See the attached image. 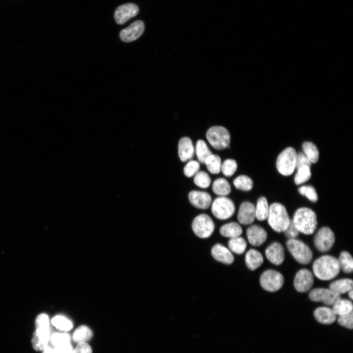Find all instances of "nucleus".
<instances>
[{
  "instance_id": "obj_11",
  "label": "nucleus",
  "mask_w": 353,
  "mask_h": 353,
  "mask_svg": "<svg viewBox=\"0 0 353 353\" xmlns=\"http://www.w3.org/2000/svg\"><path fill=\"white\" fill-rule=\"evenodd\" d=\"M309 297L312 301L321 302L327 305H333L341 299L340 295L329 289L322 288L312 289L309 294Z\"/></svg>"
},
{
  "instance_id": "obj_10",
  "label": "nucleus",
  "mask_w": 353,
  "mask_h": 353,
  "mask_svg": "<svg viewBox=\"0 0 353 353\" xmlns=\"http://www.w3.org/2000/svg\"><path fill=\"white\" fill-rule=\"evenodd\" d=\"M335 238L333 232L328 227L320 228L315 234L314 242L318 250L326 252L332 247Z\"/></svg>"
},
{
  "instance_id": "obj_39",
  "label": "nucleus",
  "mask_w": 353,
  "mask_h": 353,
  "mask_svg": "<svg viewBox=\"0 0 353 353\" xmlns=\"http://www.w3.org/2000/svg\"><path fill=\"white\" fill-rule=\"evenodd\" d=\"M237 164L236 161L232 159L225 160L221 165V171L226 176H231L236 172Z\"/></svg>"
},
{
  "instance_id": "obj_19",
  "label": "nucleus",
  "mask_w": 353,
  "mask_h": 353,
  "mask_svg": "<svg viewBox=\"0 0 353 353\" xmlns=\"http://www.w3.org/2000/svg\"><path fill=\"white\" fill-rule=\"evenodd\" d=\"M255 218V206L249 202H243L240 205L237 215L238 222L243 225L252 224Z\"/></svg>"
},
{
  "instance_id": "obj_5",
  "label": "nucleus",
  "mask_w": 353,
  "mask_h": 353,
  "mask_svg": "<svg viewBox=\"0 0 353 353\" xmlns=\"http://www.w3.org/2000/svg\"><path fill=\"white\" fill-rule=\"evenodd\" d=\"M297 152L292 147L285 149L278 155L276 162L277 171L281 174L288 176L296 169Z\"/></svg>"
},
{
  "instance_id": "obj_45",
  "label": "nucleus",
  "mask_w": 353,
  "mask_h": 353,
  "mask_svg": "<svg viewBox=\"0 0 353 353\" xmlns=\"http://www.w3.org/2000/svg\"><path fill=\"white\" fill-rule=\"evenodd\" d=\"M311 162L303 152L297 153L296 168L297 169L302 166H307L310 167Z\"/></svg>"
},
{
  "instance_id": "obj_8",
  "label": "nucleus",
  "mask_w": 353,
  "mask_h": 353,
  "mask_svg": "<svg viewBox=\"0 0 353 353\" xmlns=\"http://www.w3.org/2000/svg\"><path fill=\"white\" fill-rule=\"evenodd\" d=\"M192 227L194 233L198 237L201 238H207L213 233L215 225L209 215L201 214L194 219Z\"/></svg>"
},
{
  "instance_id": "obj_13",
  "label": "nucleus",
  "mask_w": 353,
  "mask_h": 353,
  "mask_svg": "<svg viewBox=\"0 0 353 353\" xmlns=\"http://www.w3.org/2000/svg\"><path fill=\"white\" fill-rule=\"evenodd\" d=\"M139 11V7L136 4L127 3L117 8L114 13V19L118 24L122 25L136 16Z\"/></svg>"
},
{
  "instance_id": "obj_15",
  "label": "nucleus",
  "mask_w": 353,
  "mask_h": 353,
  "mask_svg": "<svg viewBox=\"0 0 353 353\" xmlns=\"http://www.w3.org/2000/svg\"><path fill=\"white\" fill-rule=\"evenodd\" d=\"M50 338L49 327L37 328L31 340L33 349L37 351H42L48 345Z\"/></svg>"
},
{
  "instance_id": "obj_42",
  "label": "nucleus",
  "mask_w": 353,
  "mask_h": 353,
  "mask_svg": "<svg viewBox=\"0 0 353 353\" xmlns=\"http://www.w3.org/2000/svg\"><path fill=\"white\" fill-rule=\"evenodd\" d=\"M200 168V165L198 161L190 160L184 167V174L187 177H191L199 172Z\"/></svg>"
},
{
  "instance_id": "obj_18",
  "label": "nucleus",
  "mask_w": 353,
  "mask_h": 353,
  "mask_svg": "<svg viewBox=\"0 0 353 353\" xmlns=\"http://www.w3.org/2000/svg\"><path fill=\"white\" fill-rule=\"evenodd\" d=\"M265 255L272 264L276 265H280L284 260V248L279 243L274 242L266 249Z\"/></svg>"
},
{
  "instance_id": "obj_31",
  "label": "nucleus",
  "mask_w": 353,
  "mask_h": 353,
  "mask_svg": "<svg viewBox=\"0 0 353 353\" xmlns=\"http://www.w3.org/2000/svg\"><path fill=\"white\" fill-rule=\"evenodd\" d=\"M228 246L230 251L238 254L244 252L247 247L245 240L240 236L230 238L228 242Z\"/></svg>"
},
{
  "instance_id": "obj_34",
  "label": "nucleus",
  "mask_w": 353,
  "mask_h": 353,
  "mask_svg": "<svg viewBox=\"0 0 353 353\" xmlns=\"http://www.w3.org/2000/svg\"><path fill=\"white\" fill-rule=\"evenodd\" d=\"M303 153L311 163L317 162L319 159V153L316 146L312 142H305L303 144Z\"/></svg>"
},
{
  "instance_id": "obj_33",
  "label": "nucleus",
  "mask_w": 353,
  "mask_h": 353,
  "mask_svg": "<svg viewBox=\"0 0 353 353\" xmlns=\"http://www.w3.org/2000/svg\"><path fill=\"white\" fill-rule=\"evenodd\" d=\"M208 171L211 174H219L221 171V160L217 154H211L205 161Z\"/></svg>"
},
{
  "instance_id": "obj_30",
  "label": "nucleus",
  "mask_w": 353,
  "mask_h": 353,
  "mask_svg": "<svg viewBox=\"0 0 353 353\" xmlns=\"http://www.w3.org/2000/svg\"><path fill=\"white\" fill-rule=\"evenodd\" d=\"M340 268L345 273H352L353 270V261L351 254L343 251L340 253L339 258L337 259Z\"/></svg>"
},
{
  "instance_id": "obj_26",
  "label": "nucleus",
  "mask_w": 353,
  "mask_h": 353,
  "mask_svg": "<svg viewBox=\"0 0 353 353\" xmlns=\"http://www.w3.org/2000/svg\"><path fill=\"white\" fill-rule=\"evenodd\" d=\"M92 336L93 333L89 328L85 326H81L75 330L72 338L74 341L78 344L86 342Z\"/></svg>"
},
{
  "instance_id": "obj_47",
  "label": "nucleus",
  "mask_w": 353,
  "mask_h": 353,
  "mask_svg": "<svg viewBox=\"0 0 353 353\" xmlns=\"http://www.w3.org/2000/svg\"><path fill=\"white\" fill-rule=\"evenodd\" d=\"M73 350L72 346L69 343L54 346L52 353H72Z\"/></svg>"
},
{
  "instance_id": "obj_37",
  "label": "nucleus",
  "mask_w": 353,
  "mask_h": 353,
  "mask_svg": "<svg viewBox=\"0 0 353 353\" xmlns=\"http://www.w3.org/2000/svg\"><path fill=\"white\" fill-rule=\"evenodd\" d=\"M194 182L199 187L206 188L211 183V179L206 172L199 171L195 175Z\"/></svg>"
},
{
  "instance_id": "obj_32",
  "label": "nucleus",
  "mask_w": 353,
  "mask_h": 353,
  "mask_svg": "<svg viewBox=\"0 0 353 353\" xmlns=\"http://www.w3.org/2000/svg\"><path fill=\"white\" fill-rule=\"evenodd\" d=\"M195 152L199 161L204 163L206 159L212 154L206 143L202 140H199L196 143Z\"/></svg>"
},
{
  "instance_id": "obj_41",
  "label": "nucleus",
  "mask_w": 353,
  "mask_h": 353,
  "mask_svg": "<svg viewBox=\"0 0 353 353\" xmlns=\"http://www.w3.org/2000/svg\"><path fill=\"white\" fill-rule=\"evenodd\" d=\"M299 193L307 197L310 201L315 202L318 200V195L315 188L310 185H304L299 188Z\"/></svg>"
},
{
  "instance_id": "obj_22",
  "label": "nucleus",
  "mask_w": 353,
  "mask_h": 353,
  "mask_svg": "<svg viewBox=\"0 0 353 353\" xmlns=\"http://www.w3.org/2000/svg\"><path fill=\"white\" fill-rule=\"evenodd\" d=\"M314 316L319 323L323 324H331L336 319V315L332 308L328 307H318L314 312Z\"/></svg>"
},
{
  "instance_id": "obj_20",
  "label": "nucleus",
  "mask_w": 353,
  "mask_h": 353,
  "mask_svg": "<svg viewBox=\"0 0 353 353\" xmlns=\"http://www.w3.org/2000/svg\"><path fill=\"white\" fill-rule=\"evenodd\" d=\"M211 253L215 260L222 263L228 265L234 261V257L230 251L221 244L213 246Z\"/></svg>"
},
{
  "instance_id": "obj_36",
  "label": "nucleus",
  "mask_w": 353,
  "mask_h": 353,
  "mask_svg": "<svg viewBox=\"0 0 353 353\" xmlns=\"http://www.w3.org/2000/svg\"><path fill=\"white\" fill-rule=\"evenodd\" d=\"M51 323L57 328L65 331H68L73 328L72 322L61 315H57L53 318Z\"/></svg>"
},
{
  "instance_id": "obj_14",
  "label": "nucleus",
  "mask_w": 353,
  "mask_h": 353,
  "mask_svg": "<svg viewBox=\"0 0 353 353\" xmlns=\"http://www.w3.org/2000/svg\"><path fill=\"white\" fill-rule=\"evenodd\" d=\"M145 29L144 24L141 20H137L120 33L121 40L125 42H130L139 38Z\"/></svg>"
},
{
  "instance_id": "obj_46",
  "label": "nucleus",
  "mask_w": 353,
  "mask_h": 353,
  "mask_svg": "<svg viewBox=\"0 0 353 353\" xmlns=\"http://www.w3.org/2000/svg\"><path fill=\"white\" fill-rule=\"evenodd\" d=\"M72 353H92L91 347L86 343H78Z\"/></svg>"
},
{
  "instance_id": "obj_23",
  "label": "nucleus",
  "mask_w": 353,
  "mask_h": 353,
  "mask_svg": "<svg viewBox=\"0 0 353 353\" xmlns=\"http://www.w3.org/2000/svg\"><path fill=\"white\" fill-rule=\"evenodd\" d=\"M263 262L261 253L254 249L249 250L245 255V263L247 267L251 270H255L259 267Z\"/></svg>"
},
{
  "instance_id": "obj_28",
  "label": "nucleus",
  "mask_w": 353,
  "mask_h": 353,
  "mask_svg": "<svg viewBox=\"0 0 353 353\" xmlns=\"http://www.w3.org/2000/svg\"><path fill=\"white\" fill-rule=\"evenodd\" d=\"M352 302L347 299H339L332 305V310L337 315H343L353 311Z\"/></svg>"
},
{
  "instance_id": "obj_24",
  "label": "nucleus",
  "mask_w": 353,
  "mask_h": 353,
  "mask_svg": "<svg viewBox=\"0 0 353 353\" xmlns=\"http://www.w3.org/2000/svg\"><path fill=\"white\" fill-rule=\"evenodd\" d=\"M353 281L349 278L340 279L335 280L329 285V289L335 293L340 295L353 289Z\"/></svg>"
},
{
  "instance_id": "obj_4",
  "label": "nucleus",
  "mask_w": 353,
  "mask_h": 353,
  "mask_svg": "<svg viewBox=\"0 0 353 353\" xmlns=\"http://www.w3.org/2000/svg\"><path fill=\"white\" fill-rule=\"evenodd\" d=\"M287 248L294 259L302 264L309 263L312 259L311 249L301 240L289 239L286 243Z\"/></svg>"
},
{
  "instance_id": "obj_48",
  "label": "nucleus",
  "mask_w": 353,
  "mask_h": 353,
  "mask_svg": "<svg viewBox=\"0 0 353 353\" xmlns=\"http://www.w3.org/2000/svg\"><path fill=\"white\" fill-rule=\"evenodd\" d=\"M49 327V319L45 314H40L36 319V327Z\"/></svg>"
},
{
  "instance_id": "obj_6",
  "label": "nucleus",
  "mask_w": 353,
  "mask_h": 353,
  "mask_svg": "<svg viewBox=\"0 0 353 353\" xmlns=\"http://www.w3.org/2000/svg\"><path fill=\"white\" fill-rule=\"evenodd\" d=\"M206 136L210 144L217 150H222L227 147L230 141L228 131L222 126L211 127L208 129Z\"/></svg>"
},
{
  "instance_id": "obj_25",
  "label": "nucleus",
  "mask_w": 353,
  "mask_h": 353,
  "mask_svg": "<svg viewBox=\"0 0 353 353\" xmlns=\"http://www.w3.org/2000/svg\"><path fill=\"white\" fill-rule=\"evenodd\" d=\"M220 233L224 237L232 238L240 236L242 233V229L237 223L230 222L221 227Z\"/></svg>"
},
{
  "instance_id": "obj_3",
  "label": "nucleus",
  "mask_w": 353,
  "mask_h": 353,
  "mask_svg": "<svg viewBox=\"0 0 353 353\" xmlns=\"http://www.w3.org/2000/svg\"><path fill=\"white\" fill-rule=\"evenodd\" d=\"M270 227L276 232H283L290 221L285 207L279 203H273L269 206L267 218Z\"/></svg>"
},
{
  "instance_id": "obj_12",
  "label": "nucleus",
  "mask_w": 353,
  "mask_h": 353,
  "mask_svg": "<svg viewBox=\"0 0 353 353\" xmlns=\"http://www.w3.org/2000/svg\"><path fill=\"white\" fill-rule=\"evenodd\" d=\"M313 276L309 270L303 269L296 273L294 285L297 291L301 293L308 291L313 286Z\"/></svg>"
},
{
  "instance_id": "obj_17",
  "label": "nucleus",
  "mask_w": 353,
  "mask_h": 353,
  "mask_svg": "<svg viewBox=\"0 0 353 353\" xmlns=\"http://www.w3.org/2000/svg\"><path fill=\"white\" fill-rule=\"evenodd\" d=\"M246 234L249 242L254 246L261 245L265 242L267 238L266 230L258 225L249 227L247 229Z\"/></svg>"
},
{
  "instance_id": "obj_21",
  "label": "nucleus",
  "mask_w": 353,
  "mask_h": 353,
  "mask_svg": "<svg viewBox=\"0 0 353 353\" xmlns=\"http://www.w3.org/2000/svg\"><path fill=\"white\" fill-rule=\"evenodd\" d=\"M195 149L191 139L187 137L181 138L178 144V153L182 162L191 160L194 156Z\"/></svg>"
},
{
  "instance_id": "obj_50",
  "label": "nucleus",
  "mask_w": 353,
  "mask_h": 353,
  "mask_svg": "<svg viewBox=\"0 0 353 353\" xmlns=\"http://www.w3.org/2000/svg\"><path fill=\"white\" fill-rule=\"evenodd\" d=\"M348 292H349V293H348V296H349V298H350L351 300H353V289L351 290H350V291H349Z\"/></svg>"
},
{
  "instance_id": "obj_7",
  "label": "nucleus",
  "mask_w": 353,
  "mask_h": 353,
  "mask_svg": "<svg viewBox=\"0 0 353 353\" xmlns=\"http://www.w3.org/2000/svg\"><path fill=\"white\" fill-rule=\"evenodd\" d=\"M211 211L216 218L226 220L233 215L235 206L231 200L225 196H220L213 202Z\"/></svg>"
},
{
  "instance_id": "obj_49",
  "label": "nucleus",
  "mask_w": 353,
  "mask_h": 353,
  "mask_svg": "<svg viewBox=\"0 0 353 353\" xmlns=\"http://www.w3.org/2000/svg\"><path fill=\"white\" fill-rule=\"evenodd\" d=\"M53 348L49 345H47L43 350V353H52Z\"/></svg>"
},
{
  "instance_id": "obj_16",
  "label": "nucleus",
  "mask_w": 353,
  "mask_h": 353,
  "mask_svg": "<svg viewBox=\"0 0 353 353\" xmlns=\"http://www.w3.org/2000/svg\"><path fill=\"white\" fill-rule=\"evenodd\" d=\"M188 198L191 204L199 209L208 208L212 202L211 196L206 192L192 191L189 193Z\"/></svg>"
},
{
  "instance_id": "obj_43",
  "label": "nucleus",
  "mask_w": 353,
  "mask_h": 353,
  "mask_svg": "<svg viewBox=\"0 0 353 353\" xmlns=\"http://www.w3.org/2000/svg\"><path fill=\"white\" fill-rule=\"evenodd\" d=\"M338 324L344 327L349 329H353V312L339 315L337 320Z\"/></svg>"
},
{
  "instance_id": "obj_44",
  "label": "nucleus",
  "mask_w": 353,
  "mask_h": 353,
  "mask_svg": "<svg viewBox=\"0 0 353 353\" xmlns=\"http://www.w3.org/2000/svg\"><path fill=\"white\" fill-rule=\"evenodd\" d=\"M283 232L286 237L289 239H295L299 233V231L295 227L292 219L290 220L289 225Z\"/></svg>"
},
{
  "instance_id": "obj_1",
  "label": "nucleus",
  "mask_w": 353,
  "mask_h": 353,
  "mask_svg": "<svg viewBox=\"0 0 353 353\" xmlns=\"http://www.w3.org/2000/svg\"><path fill=\"white\" fill-rule=\"evenodd\" d=\"M314 275L319 279L328 280L335 277L340 268L338 260L335 257L325 255L315 260L312 265Z\"/></svg>"
},
{
  "instance_id": "obj_2",
  "label": "nucleus",
  "mask_w": 353,
  "mask_h": 353,
  "mask_svg": "<svg viewBox=\"0 0 353 353\" xmlns=\"http://www.w3.org/2000/svg\"><path fill=\"white\" fill-rule=\"evenodd\" d=\"M292 220L299 231L306 235L312 234L317 225L315 213L307 207L298 209Z\"/></svg>"
},
{
  "instance_id": "obj_35",
  "label": "nucleus",
  "mask_w": 353,
  "mask_h": 353,
  "mask_svg": "<svg viewBox=\"0 0 353 353\" xmlns=\"http://www.w3.org/2000/svg\"><path fill=\"white\" fill-rule=\"evenodd\" d=\"M233 183L237 189L245 191L251 190L253 186L252 179L245 175L237 176L234 179Z\"/></svg>"
},
{
  "instance_id": "obj_29",
  "label": "nucleus",
  "mask_w": 353,
  "mask_h": 353,
  "mask_svg": "<svg viewBox=\"0 0 353 353\" xmlns=\"http://www.w3.org/2000/svg\"><path fill=\"white\" fill-rule=\"evenodd\" d=\"M255 217L259 221L267 219L269 213V206L266 199L262 197L260 198L255 207Z\"/></svg>"
},
{
  "instance_id": "obj_9",
  "label": "nucleus",
  "mask_w": 353,
  "mask_h": 353,
  "mask_svg": "<svg viewBox=\"0 0 353 353\" xmlns=\"http://www.w3.org/2000/svg\"><path fill=\"white\" fill-rule=\"evenodd\" d=\"M259 281L261 287L265 290L273 292L278 290L282 286L284 277L279 272L269 269L262 274Z\"/></svg>"
},
{
  "instance_id": "obj_38",
  "label": "nucleus",
  "mask_w": 353,
  "mask_h": 353,
  "mask_svg": "<svg viewBox=\"0 0 353 353\" xmlns=\"http://www.w3.org/2000/svg\"><path fill=\"white\" fill-rule=\"evenodd\" d=\"M310 167L303 166L298 169L294 178L296 184H300L307 181L311 177Z\"/></svg>"
},
{
  "instance_id": "obj_27",
  "label": "nucleus",
  "mask_w": 353,
  "mask_h": 353,
  "mask_svg": "<svg viewBox=\"0 0 353 353\" xmlns=\"http://www.w3.org/2000/svg\"><path fill=\"white\" fill-rule=\"evenodd\" d=\"M213 192L220 196H225L229 194L231 191V187L228 182L222 177L217 178L212 184Z\"/></svg>"
},
{
  "instance_id": "obj_40",
  "label": "nucleus",
  "mask_w": 353,
  "mask_h": 353,
  "mask_svg": "<svg viewBox=\"0 0 353 353\" xmlns=\"http://www.w3.org/2000/svg\"><path fill=\"white\" fill-rule=\"evenodd\" d=\"M50 342L53 346L70 343L71 337L69 334L66 333H55L50 337Z\"/></svg>"
}]
</instances>
